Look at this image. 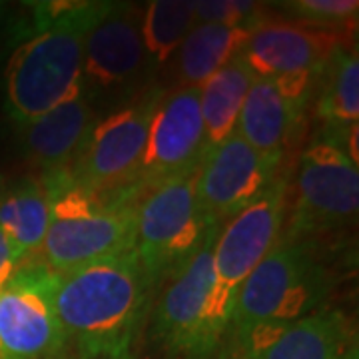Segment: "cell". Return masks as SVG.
Listing matches in <instances>:
<instances>
[{
    "label": "cell",
    "instance_id": "cell-12",
    "mask_svg": "<svg viewBox=\"0 0 359 359\" xmlns=\"http://www.w3.org/2000/svg\"><path fill=\"white\" fill-rule=\"evenodd\" d=\"M205 152L200 88H176L162 94L148 130L138 182L142 194L166 180L196 172Z\"/></svg>",
    "mask_w": 359,
    "mask_h": 359
},
{
    "label": "cell",
    "instance_id": "cell-15",
    "mask_svg": "<svg viewBox=\"0 0 359 359\" xmlns=\"http://www.w3.org/2000/svg\"><path fill=\"white\" fill-rule=\"evenodd\" d=\"M337 46L339 34L302 25L264 20L242 50L254 78H320Z\"/></svg>",
    "mask_w": 359,
    "mask_h": 359
},
{
    "label": "cell",
    "instance_id": "cell-18",
    "mask_svg": "<svg viewBox=\"0 0 359 359\" xmlns=\"http://www.w3.org/2000/svg\"><path fill=\"white\" fill-rule=\"evenodd\" d=\"M318 118L323 122L325 140L335 142L358 162L359 120V58L358 50L337 46L321 72Z\"/></svg>",
    "mask_w": 359,
    "mask_h": 359
},
{
    "label": "cell",
    "instance_id": "cell-11",
    "mask_svg": "<svg viewBox=\"0 0 359 359\" xmlns=\"http://www.w3.org/2000/svg\"><path fill=\"white\" fill-rule=\"evenodd\" d=\"M287 194V176L278 174L266 192L219 228L214 244L216 285L231 313L240 285L282 238Z\"/></svg>",
    "mask_w": 359,
    "mask_h": 359
},
{
    "label": "cell",
    "instance_id": "cell-7",
    "mask_svg": "<svg viewBox=\"0 0 359 359\" xmlns=\"http://www.w3.org/2000/svg\"><path fill=\"white\" fill-rule=\"evenodd\" d=\"M162 92L150 90L138 102L96 120L88 140L70 168V178L94 196L142 192V162L148 130Z\"/></svg>",
    "mask_w": 359,
    "mask_h": 359
},
{
    "label": "cell",
    "instance_id": "cell-9",
    "mask_svg": "<svg viewBox=\"0 0 359 359\" xmlns=\"http://www.w3.org/2000/svg\"><path fill=\"white\" fill-rule=\"evenodd\" d=\"M68 341L50 299V271L20 266L0 290V359H66Z\"/></svg>",
    "mask_w": 359,
    "mask_h": 359
},
{
    "label": "cell",
    "instance_id": "cell-16",
    "mask_svg": "<svg viewBox=\"0 0 359 359\" xmlns=\"http://www.w3.org/2000/svg\"><path fill=\"white\" fill-rule=\"evenodd\" d=\"M94 124V98L82 90L46 114L16 128L20 152L30 164L39 168L40 176L70 172Z\"/></svg>",
    "mask_w": 359,
    "mask_h": 359
},
{
    "label": "cell",
    "instance_id": "cell-21",
    "mask_svg": "<svg viewBox=\"0 0 359 359\" xmlns=\"http://www.w3.org/2000/svg\"><path fill=\"white\" fill-rule=\"evenodd\" d=\"M254 80L256 78L240 52L200 86V110L208 150L222 144L236 130L248 90Z\"/></svg>",
    "mask_w": 359,
    "mask_h": 359
},
{
    "label": "cell",
    "instance_id": "cell-5",
    "mask_svg": "<svg viewBox=\"0 0 359 359\" xmlns=\"http://www.w3.org/2000/svg\"><path fill=\"white\" fill-rule=\"evenodd\" d=\"M334 276L309 240H283L269 250L240 285L230 330L292 321L323 306Z\"/></svg>",
    "mask_w": 359,
    "mask_h": 359
},
{
    "label": "cell",
    "instance_id": "cell-27",
    "mask_svg": "<svg viewBox=\"0 0 359 359\" xmlns=\"http://www.w3.org/2000/svg\"><path fill=\"white\" fill-rule=\"evenodd\" d=\"M341 359H359V349H358V344H355V346L351 347V349H349V351H347L346 355H344V358Z\"/></svg>",
    "mask_w": 359,
    "mask_h": 359
},
{
    "label": "cell",
    "instance_id": "cell-28",
    "mask_svg": "<svg viewBox=\"0 0 359 359\" xmlns=\"http://www.w3.org/2000/svg\"><path fill=\"white\" fill-rule=\"evenodd\" d=\"M8 8H11V4H6V2H0V22L4 20V16L8 14Z\"/></svg>",
    "mask_w": 359,
    "mask_h": 359
},
{
    "label": "cell",
    "instance_id": "cell-2",
    "mask_svg": "<svg viewBox=\"0 0 359 359\" xmlns=\"http://www.w3.org/2000/svg\"><path fill=\"white\" fill-rule=\"evenodd\" d=\"M32 6L34 34L14 50L4 76V110L16 128L84 90V42L112 2H36Z\"/></svg>",
    "mask_w": 359,
    "mask_h": 359
},
{
    "label": "cell",
    "instance_id": "cell-29",
    "mask_svg": "<svg viewBox=\"0 0 359 359\" xmlns=\"http://www.w3.org/2000/svg\"><path fill=\"white\" fill-rule=\"evenodd\" d=\"M66 359H90V358H84V355H78V353H68V355H66ZM130 359H134V358H130Z\"/></svg>",
    "mask_w": 359,
    "mask_h": 359
},
{
    "label": "cell",
    "instance_id": "cell-1",
    "mask_svg": "<svg viewBox=\"0 0 359 359\" xmlns=\"http://www.w3.org/2000/svg\"><path fill=\"white\" fill-rule=\"evenodd\" d=\"M152 285L136 252L50 271V299L72 353L90 359L134 358L150 311Z\"/></svg>",
    "mask_w": 359,
    "mask_h": 359
},
{
    "label": "cell",
    "instance_id": "cell-4",
    "mask_svg": "<svg viewBox=\"0 0 359 359\" xmlns=\"http://www.w3.org/2000/svg\"><path fill=\"white\" fill-rule=\"evenodd\" d=\"M219 226H210L202 245L176 269L152 309L150 337L162 359H212L230 330L231 308L219 297L214 244Z\"/></svg>",
    "mask_w": 359,
    "mask_h": 359
},
{
    "label": "cell",
    "instance_id": "cell-8",
    "mask_svg": "<svg viewBox=\"0 0 359 359\" xmlns=\"http://www.w3.org/2000/svg\"><path fill=\"white\" fill-rule=\"evenodd\" d=\"M359 168L332 140L311 142L297 164L295 196L283 240H309L358 218Z\"/></svg>",
    "mask_w": 359,
    "mask_h": 359
},
{
    "label": "cell",
    "instance_id": "cell-22",
    "mask_svg": "<svg viewBox=\"0 0 359 359\" xmlns=\"http://www.w3.org/2000/svg\"><path fill=\"white\" fill-rule=\"evenodd\" d=\"M194 26L192 0H152L142 11V40L150 66H162L178 52Z\"/></svg>",
    "mask_w": 359,
    "mask_h": 359
},
{
    "label": "cell",
    "instance_id": "cell-13",
    "mask_svg": "<svg viewBox=\"0 0 359 359\" xmlns=\"http://www.w3.org/2000/svg\"><path fill=\"white\" fill-rule=\"evenodd\" d=\"M150 66L142 40V11L134 4L112 2L84 42L82 82L94 94L126 92L138 84Z\"/></svg>",
    "mask_w": 359,
    "mask_h": 359
},
{
    "label": "cell",
    "instance_id": "cell-30",
    "mask_svg": "<svg viewBox=\"0 0 359 359\" xmlns=\"http://www.w3.org/2000/svg\"><path fill=\"white\" fill-rule=\"evenodd\" d=\"M4 188H6V184H4V178L0 176V196H2V192H4Z\"/></svg>",
    "mask_w": 359,
    "mask_h": 359
},
{
    "label": "cell",
    "instance_id": "cell-24",
    "mask_svg": "<svg viewBox=\"0 0 359 359\" xmlns=\"http://www.w3.org/2000/svg\"><path fill=\"white\" fill-rule=\"evenodd\" d=\"M262 6V2L252 0H200L194 2V26L222 25L256 30L266 20Z\"/></svg>",
    "mask_w": 359,
    "mask_h": 359
},
{
    "label": "cell",
    "instance_id": "cell-10",
    "mask_svg": "<svg viewBox=\"0 0 359 359\" xmlns=\"http://www.w3.org/2000/svg\"><path fill=\"white\" fill-rule=\"evenodd\" d=\"M283 158L259 154L233 130L205 152L196 170L194 194L208 224L224 226L266 192L278 176Z\"/></svg>",
    "mask_w": 359,
    "mask_h": 359
},
{
    "label": "cell",
    "instance_id": "cell-25",
    "mask_svg": "<svg viewBox=\"0 0 359 359\" xmlns=\"http://www.w3.org/2000/svg\"><path fill=\"white\" fill-rule=\"evenodd\" d=\"M18 268H20V264L14 256L13 248L8 244L6 236L0 230V290H4L8 285V282L13 280Z\"/></svg>",
    "mask_w": 359,
    "mask_h": 359
},
{
    "label": "cell",
    "instance_id": "cell-26",
    "mask_svg": "<svg viewBox=\"0 0 359 359\" xmlns=\"http://www.w3.org/2000/svg\"><path fill=\"white\" fill-rule=\"evenodd\" d=\"M218 359H248L240 351V347L236 346V341L231 339V335H230V339L226 341V344H222L218 349Z\"/></svg>",
    "mask_w": 359,
    "mask_h": 359
},
{
    "label": "cell",
    "instance_id": "cell-6",
    "mask_svg": "<svg viewBox=\"0 0 359 359\" xmlns=\"http://www.w3.org/2000/svg\"><path fill=\"white\" fill-rule=\"evenodd\" d=\"M194 182L196 172L170 178L138 202L134 252L152 290L192 257L212 226L198 210Z\"/></svg>",
    "mask_w": 359,
    "mask_h": 359
},
{
    "label": "cell",
    "instance_id": "cell-23",
    "mask_svg": "<svg viewBox=\"0 0 359 359\" xmlns=\"http://www.w3.org/2000/svg\"><path fill=\"white\" fill-rule=\"evenodd\" d=\"M290 16H294L295 25L335 32L351 30L358 25V0H287L278 2Z\"/></svg>",
    "mask_w": 359,
    "mask_h": 359
},
{
    "label": "cell",
    "instance_id": "cell-19",
    "mask_svg": "<svg viewBox=\"0 0 359 359\" xmlns=\"http://www.w3.org/2000/svg\"><path fill=\"white\" fill-rule=\"evenodd\" d=\"M52 198L40 178L6 186L0 196V230L20 266L34 262L50 226Z\"/></svg>",
    "mask_w": 359,
    "mask_h": 359
},
{
    "label": "cell",
    "instance_id": "cell-14",
    "mask_svg": "<svg viewBox=\"0 0 359 359\" xmlns=\"http://www.w3.org/2000/svg\"><path fill=\"white\" fill-rule=\"evenodd\" d=\"M231 339L248 359H341L355 346L346 313L330 308L292 321L231 330Z\"/></svg>",
    "mask_w": 359,
    "mask_h": 359
},
{
    "label": "cell",
    "instance_id": "cell-3",
    "mask_svg": "<svg viewBox=\"0 0 359 359\" xmlns=\"http://www.w3.org/2000/svg\"><path fill=\"white\" fill-rule=\"evenodd\" d=\"M40 180L50 190L52 208L50 226L34 264L62 273L134 250L142 192L94 196L82 190L70 172Z\"/></svg>",
    "mask_w": 359,
    "mask_h": 359
},
{
    "label": "cell",
    "instance_id": "cell-17",
    "mask_svg": "<svg viewBox=\"0 0 359 359\" xmlns=\"http://www.w3.org/2000/svg\"><path fill=\"white\" fill-rule=\"evenodd\" d=\"M308 104L292 100L273 80L256 78L238 118V134L259 154L283 158L299 136Z\"/></svg>",
    "mask_w": 359,
    "mask_h": 359
},
{
    "label": "cell",
    "instance_id": "cell-20",
    "mask_svg": "<svg viewBox=\"0 0 359 359\" xmlns=\"http://www.w3.org/2000/svg\"><path fill=\"white\" fill-rule=\"evenodd\" d=\"M252 28L222 25H196L178 48V88H200L208 78L244 50Z\"/></svg>",
    "mask_w": 359,
    "mask_h": 359
}]
</instances>
